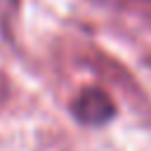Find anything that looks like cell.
Here are the masks:
<instances>
[{
  "label": "cell",
  "instance_id": "1",
  "mask_svg": "<svg viewBox=\"0 0 151 151\" xmlns=\"http://www.w3.org/2000/svg\"><path fill=\"white\" fill-rule=\"evenodd\" d=\"M71 113L78 123H83L87 127H101L109 120H113L116 101L109 97L106 90L90 85L76 94V99L71 101Z\"/></svg>",
  "mask_w": 151,
  "mask_h": 151
}]
</instances>
